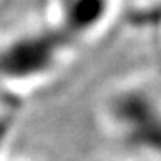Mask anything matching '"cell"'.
I'll return each instance as SVG.
<instances>
[{"label": "cell", "mask_w": 161, "mask_h": 161, "mask_svg": "<svg viewBox=\"0 0 161 161\" xmlns=\"http://www.w3.org/2000/svg\"><path fill=\"white\" fill-rule=\"evenodd\" d=\"M72 45L48 25L20 31L0 41V84H29L48 77Z\"/></svg>", "instance_id": "obj_1"}, {"label": "cell", "mask_w": 161, "mask_h": 161, "mask_svg": "<svg viewBox=\"0 0 161 161\" xmlns=\"http://www.w3.org/2000/svg\"><path fill=\"white\" fill-rule=\"evenodd\" d=\"M108 118L124 145L161 161V100L152 92L118 90L108 100Z\"/></svg>", "instance_id": "obj_2"}, {"label": "cell", "mask_w": 161, "mask_h": 161, "mask_svg": "<svg viewBox=\"0 0 161 161\" xmlns=\"http://www.w3.org/2000/svg\"><path fill=\"white\" fill-rule=\"evenodd\" d=\"M115 6L116 0H54L50 25L74 47L106 29Z\"/></svg>", "instance_id": "obj_3"}, {"label": "cell", "mask_w": 161, "mask_h": 161, "mask_svg": "<svg viewBox=\"0 0 161 161\" xmlns=\"http://www.w3.org/2000/svg\"><path fill=\"white\" fill-rule=\"evenodd\" d=\"M9 129H11V122L7 116H2L0 118V149H2V142L7 138V134H9Z\"/></svg>", "instance_id": "obj_4"}]
</instances>
